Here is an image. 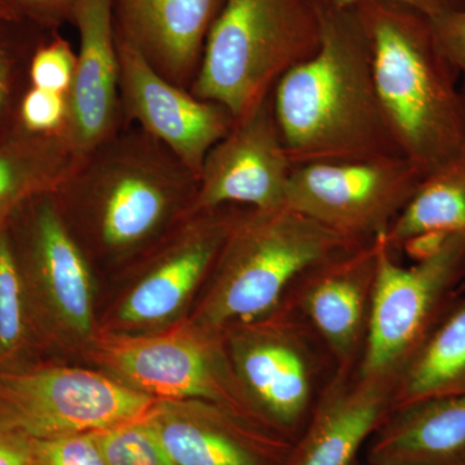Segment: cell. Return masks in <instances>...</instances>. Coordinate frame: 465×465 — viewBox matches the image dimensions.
<instances>
[{
	"label": "cell",
	"mask_w": 465,
	"mask_h": 465,
	"mask_svg": "<svg viewBox=\"0 0 465 465\" xmlns=\"http://www.w3.org/2000/svg\"><path fill=\"white\" fill-rule=\"evenodd\" d=\"M273 106L293 166L403 157L382 113L356 5L324 0L320 48L275 84Z\"/></svg>",
	"instance_id": "6da1fadb"
},
{
	"label": "cell",
	"mask_w": 465,
	"mask_h": 465,
	"mask_svg": "<svg viewBox=\"0 0 465 465\" xmlns=\"http://www.w3.org/2000/svg\"><path fill=\"white\" fill-rule=\"evenodd\" d=\"M371 45L376 91L403 157L425 177L465 148V94L424 12L390 0L356 5Z\"/></svg>",
	"instance_id": "7a4b0ae2"
},
{
	"label": "cell",
	"mask_w": 465,
	"mask_h": 465,
	"mask_svg": "<svg viewBox=\"0 0 465 465\" xmlns=\"http://www.w3.org/2000/svg\"><path fill=\"white\" fill-rule=\"evenodd\" d=\"M197 188V174L163 143L127 124L79 162L56 197L84 211L101 251L122 256L191 215Z\"/></svg>",
	"instance_id": "3957f363"
},
{
	"label": "cell",
	"mask_w": 465,
	"mask_h": 465,
	"mask_svg": "<svg viewBox=\"0 0 465 465\" xmlns=\"http://www.w3.org/2000/svg\"><path fill=\"white\" fill-rule=\"evenodd\" d=\"M358 243L284 206L242 207L189 320L224 331L275 311L309 266Z\"/></svg>",
	"instance_id": "277c9868"
},
{
	"label": "cell",
	"mask_w": 465,
	"mask_h": 465,
	"mask_svg": "<svg viewBox=\"0 0 465 465\" xmlns=\"http://www.w3.org/2000/svg\"><path fill=\"white\" fill-rule=\"evenodd\" d=\"M324 0H229L208 34L189 91L238 119L322 42Z\"/></svg>",
	"instance_id": "5b68a950"
},
{
	"label": "cell",
	"mask_w": 465,
	"mask_h": 465,
	"mask_svg": "<svg viewBox=\"0 0 465 465\" xmlns=\"http://www.w3.org/2000/svg\"><path fill=\"white\" fill-rule=\"evenodd\" d=\"M87 351L115 381L153 399L204 401L266 427L235 374L224 331L186 318L162 331H97Z\"/></svg>",
	"instance_id": "8992f818"
},
{
	"label": "cell",
	"mask_w": 465,
	"mask_h": 465,
	"mask_svg": "<svg viewBox=\"0 0 465 465\" xmlns=\"http://www.w3.org/2000/svg\"><path fill=\"white\" fill-rule=\"evenodd\" d=\"M226 348L266 427L295 442L335 366L308 323L290 307L224 330Z\"/></svg>",
	"instance_id": "52a82bcc"
},
{
	"label": "cell",
	"mask_w": 465,
	"mask_h": 465,
	"mask_svg": "<svg viewBox=\"0 0 465 465\" xmlns=\"http://www.w3.org/2000/svg\"><path fill=\"white\" fill-rule=\"evenodd\" d=\"M384 235L358 371L397 381L465 287V241L450 235L436 255L403 266Z\"/></svg>",
	"instance_id": "ba28073f"
},
{
	"label": "cell",
	"mask_w": 465,
	"mask_h": 465,
	"mask_svg": "<svg viewBox=\"0 0 465 465\" xmlns=\"http://www.w3.org/2000/svg\"><path fill=\"white\" fill-rule=\"evenodd\" d=\"M158 403L108 374L79 367L0 371V427L30 439L103 432L148 418Z\"/></svg>",
	"instance_id": "9c48e42d"
},
{
	"label": "cell",
	"mask_w": 465,
	"mask_h": 465,
	"mask_svg": "<svg viewBox=\"0 0 465 465\" xmlns=\"http://www.w3.org/2000/svg\"><path fill=\"white\" fill-rule=\"evenodd\" d=\"M23 241L15 243L36 335L66 347L90 348L96 329L94 281L81 241L56 193L27 202Z\"/></svg>",
	"instance_id": "30bf717a"
},
{
	"label": "cell",
	"mask_w": 465,
	"mask_h": 465,
	"mask_svg": "<svg viewBox=\"0 0 465 465\" xmlns=\"http://www.w3.org/2000/svg\"><path fill=\"white\" fill-rule=\"evenodd\" d=\"M424 176L406 158L316 162L293 167L286 206L363 244L385 234Z\"/></svg>",
	"instance_id": "8fae6325"
},
{
	"label": "cell",
	"mask_w": 465,
	"mask_h": 465,
	"mask_svg": "<svg viewBox=\"0 0 465 465\" xmlns=\"http://www.w3.org/2000/svg\"><path fill=\"white\" fill-rule=\"evenodd\" d=\"M115 39L125 124L142 128L200 176L208 152L228 134L234 118L224 106L198 99L164 78L116 27Z\"/></svg>",
	"instance_id": "7c38bea8"
},
{
	"label": "cell",
	"mask_w": 465,
	"mask_h": 465,
	"mask_svg": "<svg viewBox=\"0 0 465 465\" xmlns=\"http://www.w3.org/2000/svg\"><path fill=\"white\" fill-rule=\"evenodd\" d=\"M381 237L309 266L284 296L283 302L327 349L335 371L360 365L374 298Z\"/></svg>",
	"instance_id": "4fadbf2b"
},
{
	"label": "cell",
	"mask_w": 465,
	"mask_h": 465,
	"mask_svg": "<svg viewBox=\"0 0 465 465\" xmlns=\"http://www.w3.org/2000/svg\"><path fill=\"white\" fill-rule=\"evenodd\" d=\"M293 163L284 148L273 92L208 152L191 213L223 206L273 210L286 206Z\"/></svg>",
	"instance_id": "5bb4252c"
},
{
	"label": "cell",
	"mask_w": 465,
	"mask_h": 465,
	"mask_svg": "<svg viewBox=\"0 0 465 465\" xmlns=\"http://www.w3.org/2000/svg\"><path fill=\"white\" fill-rule=\"evenodd\" d=\"M242 207L191 213L153 253L116 312L119 329H154L179 316L206 284Z\"/></svg>",
	"instance_id": "9a60e30c"
},
{
	"label": "cell",
	"mask_w": 465,
	"mask_h": 465,
	"mask_svg": "<svg viewBox=\"0 0 465 465\" xmlns=\"http://www.w3.org/2000/svg\"><path fill=\"white\" fill-rule=\"evenodd\" d=\"M148 420L174 465H287L295 443L204 401H159Z\"/></svg>",
	"instance_id": "2e32d148"
},
{
	"label": "cell",
	"mask_w": 465,
	"mask_h": 465,
	"mask_svg": "<svg viewBox=\"0 0 465 465\" xmlns=\"http://www.w3.org/2000/svg\"><path fill=\"white\" fill-rule=\"evenodd\" d=\"M72 23L79 48L74 79L67 92L65 136L84 159L124 127L114 0H78Z\"/></svg>",
	"instance_id": "e0dca14e"
},
{
	"label": "cell",
	"mask_w": 465,
	"mask_h": 465,
	"mask_svg": "<svg viewBox=\"0 0 465 465\" xmlns=\"http://www.w3.org/2000/svg\"><path fill=\"white\" fill-rule=\"evenodd\" d=\"M393 379L333 371L287 465H357L362 446L391 414Z\"/></svg>",
	"instance_id": "ac0fdd59"
},
{
	"label": "cell",
	"mask_w": 465,
	"mask_h": 465,
	"mask_svg": "<svg viewBox=\"0 0 465 465\" xmlns=\"http://www.w3.org/2000/svg\"><path fill=\"white\" fill-rule=\"evenodd\" d=\"M229 0H114L115 27L164 78L189 90Z\"/></svg>",
	"instance_id": "d6986e66"
},
{
	"label": "cell",
	"mask_w": 465,
	"mask_h": 465,
	"mask_svg": "<svg viewBox=\"0 0 465 465\" xmlns=\"http://www.w3.org/2000/svg\"><path fill=\"white\" fill-rule=\"evenodd\" d=\"M465 455V394L396 410L370 439V465H459Z\"/></svg>",
	"instance_id": "ffe728a7"
},
{
	"label": "cell",
	"mask_w": 465,
	"mask_h": 465,
	"mask_svg": "<svg viewBox=\"0 0 465 465\" xmlns=\"http://www.w3.org/2000/svg\"><path fill=\"white\" fill-rule=\"evenodd\" d=\"M81 161L65 133L35 134L15 124L0 143V229L33 198L57 193Z\"/></svg>",
	"instance_id": "44dd1931"
},
{
	"label": "cell",
	"mask_w": 465,
	"mask_h": 465,
	"mask_svg": "<svg viewBox=\"0 0 465 465\" xmlns=\"http://www.w3.org/2000/svg\"><path fill=\"white\" fill-rule=\"evenodd\" d=\"M463 394L465 296H459L397 378L391 412L423 401Z\"/></svg>",
	"instance_id": "7402d4cb"
},
{
	"label": "cell",
	"mask_w": 465,
	"mask_h": 465,
	"mask_svg": "<svg viewBox=\"0 0 465 465\" xmlns=\"http://www.w3.org/2000/svg\"><path fill=\"white\" fill-rule=\"evenodd\" d=\"M427 232L465 241V148L448 166L425 177L384 237L390 249L400 252L403 242Z\"/></svg>",
	"instance_id": "603a6c76"
},
{
	"label": "cell",
	"mask_w": 465,
	"mask_h": 465,
	"mask_svg": "<svg viewBox=\"0 0 465 465\" xmlns=\"http://www.w3.org/2000/svg\"><path fill=\"white\" fill-rule=\"evenodd\" d=\"M35 330L9 225L0 229V371L18 367Z\"/></svg>",
	"instance_id": "cb8c5ba5"
},
{
	"label": "cell",
	"mask_w": 465,
	"mask_h": 465,
	"mask_svg": "<svg viewBox=\"0 0 465 465\" xmlns=\"http://www.w3.org/2000/svg\"><path fill=\"white\" fill-rule=\"evenodd\" d=\"M108 465H174L148 418L96 433Z\"/></svg>",
	"instance_id": "d4e9b609"
},
{
	"label": "cell",
	"mask_w": 465,
	"mask_h": 465,
	"mask_svg": "<svg viewBox=\"0 0 465 465\" xmlns=\"http://www.w3.org/2000/svg\"><path fill=\"white\" fill-rule=\"evenodd\" d=\"M75 66L76 52L66 39L54 34L39 45L30 58V85L67 94L74 79Z\"/></svg>",
	"instance_id": "484cf974"
},
{
	"label": "cell",
	"mask_w": 465,
	"mask_h": 465,
	"mask_svg": "<svg viewBox=\"0 0 465 465\" xmlns=\"http://www.w3.org/2000/svg\"><path fill=\"white\" fill-rule=\"evenodd\" d=\"M67 113V94L30 85L18 105L16 124L30 134H64Z\"/></svg>",
	"instance_id": "4316f807"
},
{
	"label": "cell",
	"mask_w": 465,
	"mask_h": 465,
	"mask_svg": "<svg viewBox=\"0 0 465 465\" xmlns=\"http://www.w3.org/2000/svg\"><path fill=\"white\" fill-rule=\"evenodd\" d=\"M34 465H108L96 433L32 439Z\"/></svg>",
	"instance_id": "83f0119b"
},
{
	"label": "cell",
	"mask_w": 465,
	"mask_h": 465,
	"mask_svg": "<svg viewBox=\"0 0 465 465\" xmlns=\"http://www.w3.org/2000/svg\"><path fill=\"white\" fill-rule=\"evenodd\" d=\"M440 50L465 79V9L430 17Z\"/></svg>",
	"instance_id": "f1b7e54d"
},
{
	"label": "cell",
	"mask_w": 465,
	"mask_h": 465,
	"mask_svg": "<svg viewBox=\"0 0 465 465\" xmlns=\"http://www.w3.org/2000/svg\"><path fill=\"white\" fill-rule=\"evenodd\" d=\"M24 21L42 29L56 30L72 23L78 0H9Z\"/></svg>",
	"instance_id": "f546056e"
},
{
	"label": "cell",
	"mask_w": 465,
	"mask_h": 465,
	"mask_svg": "<svg viewBox=\"0 0 465 465\" xmlns=\"http://www.w3.org/2000/svg\"><path fill=\"white\" fill-rule=\"evenodd\" d=\"M0 465H34L32 439L0 427Z\"/></svg>",
	"instance_id": "4dcf8cb0"
},
{
	"label": "cell",
	"mask_w": 465,
	"mask_h": 465,
	"mask_svg": "<svg viewBox=\"0 0 465 465\" xmlns=\"http://www.w3.org/2000/svg\"><path fill=\"white\" fill-rule=\"evenodd\" d=\"M450 235L440 232H427L416 234L414 237L403 242L400 252H405L415 262H423L436 255Z\"/></svg>",
	"instance_id": "1f68e13d"
},
{
	"label": "cell",
	"mask_w": 465,
	"mask_h": 465,
	"mask_svg": "<svg viewBox=\"0 0 465 465\" xmlns=\"http://www.w3.org/2000/svg\"><path fill=\"white\" fill-rule=\"evenodd\" d=\"M17 60L7 39L0 36V115L7 108L14 88Z\"/></svg>",
	"instance_id": "d6a6232c"
},
{
	"label": "cell",
	"mask_w": 465,
	"mask_h": 465,
	"mask_svg": "<svg viewBox=\"0 0 465 465\" xmlns=\"http://www.w3.org/2000/svg\"><path fill=\"white\" fill-rule=\"evenodd\" d=\"M336 2L341 3V5H356L358 3L369 2V0H336ZM390 2L410 5V7L424 12L430 17L439 16L446 12L465 9L464 0H390Z\"/></svg>",
	"instance_id": "836d02e7"
},
{
	"label": "cell",
	"mask_w": 465,
	"mask_h": 465,
	"mask_svg": "<svg viewBox=\"0 0 465 465\" xmlns=\"http://www.w3.org/2000/svg\"><path fill=\"white\" fill-rule=\"evenodd\" d=\"M0 23H24L23 17L9 0H0Z\"/></svg>",
	"instance_id": "e575fe53"
},
{
	"label": "cell",
	"mask_w": 465,
	"mask_h": 465,
	"mask_svg": "<svg viewBox=\"0 0 465 465\" xmlns=\"http://www.w3.org/2000/svg\"><path fill=\"white\" fill-rule=\"evenodd\" d=\"M461 90H463L465 94V79H463V82H461Z\"/></svg>",
	"instance_id": "d590c367"
},
{
	"label": "cell",
	"mask_w": 465,
	"mask_h": 465,
	"mask_svg": "<svg viewBox=\"0 0 465 465\" xmlns=\"http://www.w3.org/2000/svg\"><path fill=\"white\" fill-rule=\"evenodd\" d=\"M459 465H465V455H464L463 460H461L460 464H459Z\"/></svg>",
	"instance_id": "8d00e7d4"
},
{
	"label": "cell",
	"mask_w": 465,
	"mask_h": 465,
	"mask_svg": "<svg viewBox=\"0 0 465 465\" xmlns=\"http://www.w3.org/2000/svg\"><path fill=\"white\" fill-rule=\"evenodd\" d=\"M464 3H465V0H464Z\"/></svg>",
	"instance_id": "74e56055"
}]
</instances>
